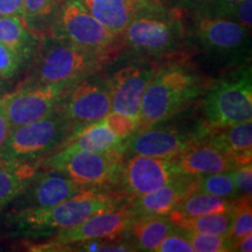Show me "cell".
<instances>
[{
  "mask_svg": "<svg viewBox=\"0 0 252 252\" xmlns=\"http://www.w3.org/2000/svg\"><path fill=\"white\" fill-rule=\"evenodd\" d=\"M40 169V161L0 160V213L14 202Z\"/></svg>",
  "mask_w": 252,
  "mask_h": 252,
  "instance_id": "cell-21",
  "label": "cell"
},
{
  "mask_svg": "<svg viewBox=\"0 0 252 252\" xmlns=\"http://www.w3.org/2000/svg\"><path fill=\"white\" fill-rule=\"evenodd\" d=\"M40 36L28 30L24 19L15 15H0V43L9 47L30 62L39 43Z\"/></svg>",
  "mask_w": 252,
  "mask_h": 252,
  "instance_id": "cell-24",
  "label": "cell"
},
{
  "mask_svg": "<svg viewBox=\"0 0 252 252\" xmlns=\"http://www.w3.org/2000/svg\"><path fill=\"white\" fill-rule=\"evenodd\" d=\"M154 70V64L140 62L116 71L109 78L111 111L139 119L141 100Z\"/></svg>",
  "mask_w": 252,
  "mask_h": 252,
  "instance_id": "cell-15",
  "label": "cell"
},
{
  "mask_svg": "<svg viewBox=\"0 0 252 252\" xmlns=\"http://www.w3.org/2000/svg\"><path fill=\"white\" fill-rule=\"evenodd\" d=\"M191 193L193 176L185 175L150 193L128 198V207L135 215H168Z\"/></svg>",
  "mask_w": 252,
  "mask_h": 252,
  "instance_id": "cell-17",
  "label": "cell"
},
{
  "mask_svg": "<svg viewBox=\"0 0 252 252\" xmlns=\"http://www.w3.org/2000/svg\"><path fill=\"white\" fill-rule=\"evenodd\" d=\"M84 190L55 169L40 168L15 202L13 209H45Z\"/></svg>",
  "mask_w": 252,
  "mask_h": 252,
  "instance_id": "cell-16",
  "label": "cell"
},
{
  "mask_svg": "<svg viewBox=\"0 0 252 252\" xmlns=\"http://www.w3.org/2000/svg\"><path fill=\"white\" fill-rule=\"evenodd\" d=\"M25 0H0V15L24 18Z\"/></svg>",
  "mask_w": 252,
  "mask_h": 252,
  "instance_id": "cell-37",
  "label": "cell"
},
{
  "mask_svg": "<svg viewBox=\"0 0 252 252\" xmlns=\"http://www.w3.org/2000/svg\"><path fill=\"white\" fill-rule=\"evenodd\" d=\"M232 210L225 213H214L196 217H179L171 222L179 229L198 234L229 236L232 225Z\"/></svg>",
  "mask_w": 252,
  "mask_h": 252,
  "instance_id": "cell-26",
  "label": "cell"
},
{
  "mask_svg": "<svg viewBox=\"0 0 252 252\" xmlns=\"http://www.w3.org/2000/svg\"><path fill=\"white\" fill-rule=\"evenodd\" d=\"M174 159L180 172L187 176L214 174L239 167L224 151L204 140Z\"/></svg>",
  "mask_w": 252,
  "mask_h": 252,
  "instance_id": "cell-18",
  "label": "cell"
},
{
  "mask_svg": "<svg viewBox=\"0 0 252 252\" xmlns=\"http://www.w3.org/2000/svg\"><path fill=\"white\" fill-rule=\"evenodd\" d=\"M181 9H167L158 0H139L137 12L118 37L132 52L154 59L182 54L185 31Z\"/></svg>",
  "mask_w": 252,
  "mask_h": 252,
  "instance_id": "cell-3",
  "label": "cell"
},
{
  "mask_svg": "<svg viewBox=\"0 0 252 252\" xmlns=\"http://www.w3.org/2000/svg\"><path fill=\"white\" fill-rule=\"evenodd\" d=\"M239 1L241 0H203L194 8V11L200 17L224 18L229 9Z\"/></svg>",
  "mask_w": 252,
  "mask_h": 252,
  "instance_id": "cell-33",
  "label": "cell"
},
{
  "mask_svg": "<svg viewBox=\"0 0 252 252\" xmlns=\"http://www.w3.org/2000/svg\"><path fill=\"white\" fill-rule=\"evenodd\" d=\"M125 151H69L59 149L40 161V168L55 169L84 189L117 185L124 166Z\"/></svg>",
  "mask_w": 252,
  "mask_h": 252,
  "instance_id": "cell-5",
  "label": "cell"
},
{
  "mask_svg": "<svg viewBox=\"0 0 252 252\" xmlns=\"http://www.w3.org/2000/svg\"><path fill=\"white\" fill-rule=\"evenodd\" d=\"M47 34L90 52L103 54L117 52L118 36L88 13L77 0L63 1Z\"/></svg>",
  "mask_w": 252,
  "mask_h": 252,
  "instance_id": "cell-8",
  "label": "cell"
},
{
  "mask_svg": "<svg viewBox=\"0 0 252 252\" xmlns=\"http://www.w3.org/2000/svg\"><path fill=\"white\" fill-rule=\"evenodd\" d=\"M64 0H25L24 23L37 36L48 33Z\"/></svg>",
  "mask_w": 252,
  "mask_h": 252,
  "instance_id": "cell-27",
  "label": "cell"
},
{
  "mask_svg": "<svg viewBox=\"0 0 252 252\" xmlns=\"http://www.w3.org/2000/svg\"><path fill=\"white\" fill-rule=\"evenodd\" d=\"M196 17L194 34L209 54L231 62L250 56V30L226 18Z\"/></svg>",
  "mask_w": 252,
  "mask_h": 252,
  "instance_id": "cell-12",
  "label": "cell"
},
{
  "mask_svg": "<svg viewBox=\"0 0 252 252\" xmlns=\"http://www.w3.org/2000/svg\"><path fill=\"white\" fill-rule=\"evenodd\" d=\"M60 149L69 151H125L126 140L121 139L113 133L106 124L105 118H103L72 132Z\"/></svg>",
  "mask_w": 252,
  "mask_h": 252,
  "instance_id": "cell-23",
  "label": "cell"
},
{
  "mask_svg": "<svg viewBox=\"0 0 252 252\" xmlns=\"http://www.w3.org/2000/svg\"><path fill=\"white\" fill-rule=\"evenodd\" d=\"M122 196L84 189L80 193L45 209H12L6 216L7 231L12 237L27 239L49 238L58 232L98 214L121 206Z\"/></svg>",
  "mask_w": 252,
  "mask_h": 252,
  "instance_id": "cell-1",
  "label": "cell"
},
{
  "mask_svg": "<svg viewBox=\"0 0 252 252\" xmlns=\"http://www.w3.org/2000/svg\"><path fill=\"white\" fill-rule=\"evenodd\" d=\"M202 108L209 131L252 121L251 67L239 68L214 82L203 94Z\"/></svg>",
  "mask_w": 252,
  "mask_h": 252,
  "instance_id": "cell-6",
  "label": "cell"
},
{
  "mask_svg": "<svg viewBox=\"0 0 252 252\" xmlns=\"http://www.w3.org/2000/svg\"><path fill=\"white\" fill-rule=\"evenodd\" d=\"M195 252H226L231 251V242L228 236L198 234L182 230Z\"/></svg>",
  "mask_w": 252,
  "mask_h": 252,
  "instance_id": "cell-30",
  "label": "cell"
},
{
  "mask_svg": "<svg viewBox=\"0 0 252 252\" xmlns=\"http://www.w3.org/2000/svg\"><path fill=\"white\" fill-rule=\"evenodd\" d=\"M234 201L235 198L230 200L201 191H194L167 216L169 220H174L179 217H196L214 213L230 212L234 208Z\"/></svg>",
  "mask_w": 252,
  "mask_h": 252,
  "instance_id": "cell-25",
  "label": "cell"
},
{
  "mask_svg": "<svg viewBox=\"0 0 252 252\" xmlns=\"http://www.w3.org/2000/svg\"><path fill=\"white\" fill-rule=\"evenodd\" d=\"M110 55L90 52L46 34L40 36L27 76L20 84L78 81L98 71Z\"/></svg>",
  "mask_w": 252,
  "mask_h": 252,
  "instance_id": "cell-4",
  "label": "cell"
},
{
  "mask_svg": "<svg viewBox=\"0 0 252 252\" xmlns=\"http://www.w3.org/2000/svg\"><path fill=\"white\" fill-rule=\"evenodd\" d=\"M70 134V126L58 109L45 118L12 128L0 150V160L41 161L59 150Z\"/></svg>",
  "mask_w": 252,
  "mask_h": 252,
  "instance_id": "cell-7",
  "label": "cell"
},
{
  "mask_svg": "<svg viewBox=\"0 0 252 252\" xmlns=\"http://www.w3.org/2000/svg\"><path fill=\"white\" fill-rule=\"evenodd\" d=\"M135 214L130 207L118 206L113 209L94 214L89 219L64 231L47 238L42 243L25 242L30 251H62L68 245L97 238H117L127 231Z\"/></svg>",
  "mask_w": 252,
  "mask_h": 252,
  "instance_id": "cell-10",
  "label": "cell"
},
{
  "mask_svg": "<svg viewBox=\"0 0 252 252\" xmlns=\"http://www.w3.org/2000/svg\"><path fill=\"white\" fill-rule=\"evenodd\" d=\"M113 35L119 36L137 12L139 0H77Z\"/></svg>",
  "mask_w": 252,
  "mask_h": 252,
  "instance_id": "cell-22",
  "label": "cell"
},
{
  "mask_svg": "<svg viewBox=\"0 0 252 252\" xmlns=\"http://www.w3.org/2000/svg\"><path fill=\"white\" fill-rule=\"evenodd\" d=\"M231 251L238 252H251L252 251V235L249 234L244 237H242L238 241H236L231 245Z\"/></svg>",
  "mask_w": 252,
  "mask_h": 252,
  "instance_id": "cell-39",
  "label": "cell"
},
{
  "mask_svg": "<svg viewBox=\"0 0 252 252\" xmlns=\"http://www.w3.org/2000/svg\"><path fill=\"white\" fill-rule=\"evenodd\" d=\"M74 82L47 84H19L17 89L0 97V105L11 127L28 124L52 115Z\"/></svg>",
  "mask_w": 252,
  "mask_h": 252,
  "instance_id": "cell-9",
  "label": "cell"
},
{
  "mask_svg": "<svg viewBox=\"0 0 252 252\" xmlns=\"http://www.w3.org/2000/svg\"><path fill=\"white\" fill-rule=\"evenodd\" d=\"M12 127L9 125V122L7 119V116L2 109V106L0 105V150L4 146L6 139H7L9 132H11Z\"/></svg>",
  "mask_w": 252,
  "mask_h": 252,
  "instance_id": "cell-38",
  "label": "cell"
},
{
  "mask_svg": "<svg viewBox=\"0 0 252 252\" xmlns=\"http://www.w3.org/2000/svg\"><path fill=\"white\" fill-rule=\"evenodd\" d=\"M208 133L206 126L193 132L150 126L137 130L126 139L125 154L174 159L200 143Z\"/></svg>",
  "mask_w": 252,
  "mask_h": 252,
  "instance_id": "cell-13",
  "label": "cell"
},
{
  "mask_svg": "<svg viewBox=\"0 0 252 252\" xmlns=\"http://www.w3.org/2000/svg\"><path fill=\"white\" fill-rule=\"evenodd\" d=\"M181 176L185 175L179 169L175 159L135 154L124 162L118 184L122 193L132 198L156 190Z\"/></svg>",
  "mask_w": 252,
  "mask_h": 252,
  "instance_id": "cell-14",
  "label": "cell"
},
{
  "mask_svg": "<svg viewBox=\"0 0 252 252\" xmlns=\"http://www.w3.org/2000/svg\"><path fill=\"white\" fill-rule=\"evenodd\" d=\"M176 229L167 215H135L124 235L133 251H154Z\"/></svg>",
  "mask_w": 252,
  "mask_h": 252,
  "instance_id": "cell-19",
  "label": "cell"
},
{
  "mask_svg": "<svg viewBox=\"0 0 252 252\" xmlns=\"http://www.w3.org/2000/svg\"><path fill=\"white\" fill-rule=\"evenodd\" d=\"M202 140L224 151L238 166L251 162L252 158V123H239L226 127L209 131Z\"/></svg>",
  "mask_w": 252,
  "mask_h": 252,
  "instance_id": "cell-20",
  "label": "cell"
},
{
  "mask_svg": "<svg viewBox=\"0 0 252 252\" xmlns=\"http://www.w3.org/2000/svg\"><path fill=\"white\" fill-rule=\"evenodd\" d=\"M232 215V225L228 236L231 245L252 232L251 195H243L242 197L235 198Z\"/></svg>",
  "mask_w": 252,
  "mask_h": 252,
  "instance_id": "cell-29",
  "label": "cell"
},
{
  "mask_svg": "<svg viewBox=\"0 0 252 252\" xmlns=\"http://www.w3.org/2000/svg\"><path fill=\"white\" fill-rule=\"evenodd\" d=\"M105 122L113 131V133L118 135L123 140L128 139L138 130V126H139V119L138 118L112 111L106 116Z\"/></svg>",
  "mask_w": 252,
  "mask_h": 252,
  "instance_id": "cell-31",
  "label": "cell"
},
{
  "mask_svg": "<svg viewBox=\"0 0 252 252\" xmlns=\"http://www.w3.org/2000/svg\"><path fill=\"white\" fill-rule=\"evenodd\" d=\"M172 7L179 9H194L203 0H167Z\"/></svg>",
  "mask_w": 252,
  "mask_h": 252,
  "instance_id": "cell-40",
  "label": "cell"
},
{
  "mask_svg": "<svg viewBox=\"0 0 252 252\" xmlns=\"http://www.w3.org/2000/svg\"><path fill=\"white\" fill-rule=\"evenodd\" d=\"M25 62L23 58L9 47L0 43V78L11 80L17 76Z\"/></svg>",
  "mask_w": 252,
  "mask_h": 252,
  "instance_id": "cell-32",
  "label": "cell"
},
{
  "mask_svg": "<svg viewBox=\"0 0 252 252\" xmlns=\"http://www.w3.org/2000/svg\"><path fill=\"white\" fill-rule=\"evenodd\" d=\"M232 181L238 194L251 195L252 194V165H247L236 167V168L230 171Z\"/></svg>",
  "mask_w": 252,
  "mask_h": 252,
  "instance_id": "cell-35",
  "label": "cell"
},
{
  "mask_svg": "<svg viewBox=\"0 0 252 252\" xmlns=\"http://www.w3.org/2000/svg\"><path fill=\"white\" fill-rule=\"evenodd\" d=\"M59 110L70 126L71 133L105 118L111 112L109 78L93 74L72 83Z\"/></svg>",
  "mask_w": 252,
  "mask_h": 252,
  "instance_id": "cell-11",
  "label": "cell"
},
{
  "mask_svg": "<svg viewBox=\"0 0 252 252\" xmlns=\"http://www.w3.org/2000/svg\"><path fill=\"white\" fill-rule=\"evenodd\" d=\"M193 188L194 191H201L230 200H234L238 196V191L232 181L230 171L193 176Z\"/></svg>",
  "mask_w": 252,
  "mask_h": 252,
  "instance_id": "cell-28",
  "label": "cell"
},
{
  "mask_svg": "<svg viewBox=\"0 0 252 252\" xmlns=\"http://www.w3.org/2000/svg\"><path fill=\"white\" fill-rule=\"evenodd\" d=\"M226 19L234 20L242 26L251 31L252 26V0H241L238 4L231 7L225 14Z\"/></svg>",
  "mask_w": 252,
  "mask_h": 252,
  "instance_id": "cell-36",
  "label": "cell"
},
{
  "mask_svg": "<svg viewBox=\"0 0 252 252\" xmlns=\"http://www.w3.org/2000/svg\"><path fill=\"white\" fill-rule=\"evenodd\" d=\"M208 87L189 64L174 62L156 69L141 100L138 130L175 117L203 96Z\"/></svg>",
  "mask_w": 252,
  "mask_h": 252,
  "instance_id": "cell-2",
  "label": "cell"
},
{
  "mask_svg": "<svg viewBox=\"0 0 252 252\" xmlns=\"http://www.w3.org/2000/svg\"><path fill=\"white\" fill-rule=\"evenodd\" d=\"M156 252H194L190 243L182 234L181 229H176L174 232L168 235L163 241L158 245Z\"/></svg>",
  "mask_w": 252,
  "mask_h": 252,
  "instance_id": "cell-34",
  "label": "cell"
}]
</instances>
